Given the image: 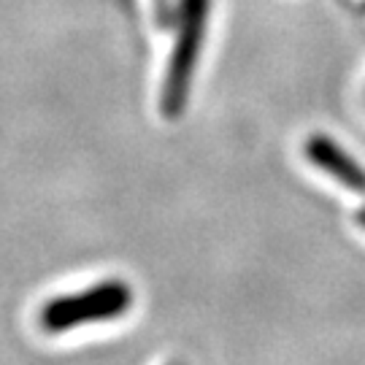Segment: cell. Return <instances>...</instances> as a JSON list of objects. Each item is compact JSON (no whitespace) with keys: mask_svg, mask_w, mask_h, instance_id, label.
Wrapping results in <instances>:
<instances>
[{"mask_svg":"<svg viewBox=\"0 0 365 365\" xmlns=\"http://www.w3.org/2000/svg\"><path fill=\"white\" fill-rule=\"evenodd\" d=\"M206 19H209V0H182L179 36H176L173 54H170L165 87H163V114L165 117H179L187 106V92L192 84L197 54L203 46Z\"/></svg>","mask_w":365,"mask_h":365,"instance_id":"1","label":"cell"},{"mask_svg":"<svg viewBox=\"0 0 365 365\" xmlns=\"http://www.w3.org/2000/svg\"><path fill=\"white\" fill-rule=\"evenodd\" d=\"M133 303V292L125 282H103L78 295H63L43 306L41 327L49 333H63L71 327L103 322L125 314Z\"/></svg>","mask_w":365,"mask_h":365,"instance_id":"2","label":"cell"},{"mask_svg":"<svg viewBox=\"0 0 365 365\" xmlns=\"http://www.w3.org/2000/svg\"><path fill=\"white\" fill-rule=\"evenodd\" d=\"M306 157L312 160L319 170L330 173L336 182H341L346 190L365 192V170L352 155H346L333 138L327 135H314L306 141Z\"/></svg>","mask_w":365,"mask_h":365,"instance_id":"3","label":"cell"},{"mask_svg":"<svg viewBox=\"0 0 365 365\" xmlns=\"http://www.w3.org/2000/svg\"><path fill=\"white\" fill-rule=\"evenodd\" d=\"M155 3H157V14H160V22H168V14H170L168 0H155Z\"/></svg>","mask_w":365,"mask_h":365,"instance_id":"4","label":"cell"},{"mask_svg":"<svg viewBox=\"0 0 365 365\" xmlns=\"http://www.w3.org/2000/svg\"><path fill=\"white\" fill-rule=\"evenodd\" d=\"M357 222H360V225H363V227H365V209L360 211V214H357Z\"/></svg>","mask_w":365,"mask_h":365,"instance_id":"5","label":"cell"}]
</instances>
